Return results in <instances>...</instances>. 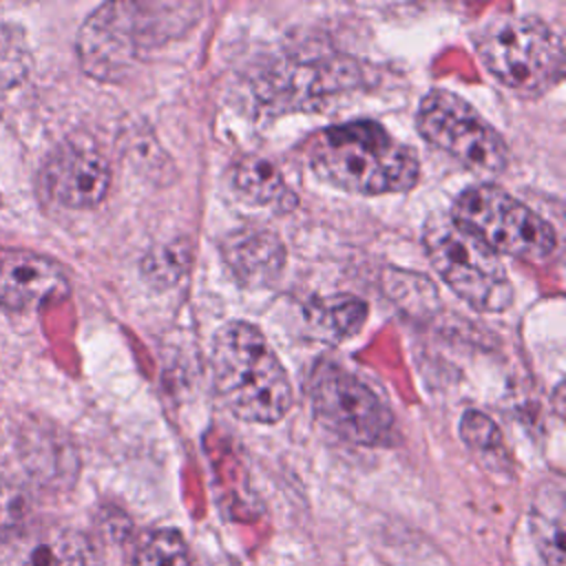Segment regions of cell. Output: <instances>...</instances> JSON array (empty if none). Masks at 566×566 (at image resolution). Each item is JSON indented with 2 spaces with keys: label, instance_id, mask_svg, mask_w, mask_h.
<instances>
[{
  "label": "cell",
  "instance_id": "obj_1",
  "mask_svg": "<svg viewBox=\"0 0 566 566\" xmlns=\"http://www.w3.org/2000/svg\"><path fill=\"white\" fill-rule=\"evenodd\" d=\"M307 159L321 181L356 195L405 192L420 175L413 148L369 119L321 130L307 148Z\"/></svg>",
  "mask_w": 566,
  "mask_h": 566
},
{
  "label": "cell",
  "instance_id": "obj_2",
  "mask_svg": "<svg viewBox=\"0 0 566 566\" xmlns=\"http://www.w3.org/2000/svg\"><path fill=\"white\" fill-rule=\"evenodd\" d=\"M210 369L217 396L241 420L272 424L292 407L287 371L265 336L250 323L232 321L217 329Z\"/></svg>",
  "mask_w": 566,
  "mask_h": 566
},
{
  "label": "cell",
  "instance_id": "obj_3",
  "mask_svg": "<svg viewBox=\"0 0 566 566\" xmlns=\"http://www.w3.org/2000/svg\"><path fill=\"white\" fill-rule=\"evenodd\" d=\"M197 4L181 2H106L77 33V57L95 80H122L144 51L177 38L197 20Z\"/></svg>",
  "mask_w": 566,
  "mask_h": 566
},
{
  "label": "cell",
  "instance_id": "obj_4",
  "mask_svg": "<svg viewBox=\"0 0 566 566\" xmlns=\"http://www.w3.org/2000/svg\"><path fill=\"white\" fill-rule=\"evenodd\" d=\"M489 73L520 97H537L564 75L562 38L537 15H497L475 33Z\"/></svg>",
  "mask_w": 566,
  "mask_h": 566
},
{
  "label": "cell",
  "instance_id": "obj_5",
  "mask_svg": "<svg viewBox=\"0 0 566 566\" xmlns=\"http://www.w3.org/2000/svg\"><path fill=\"white\" fill-rule=\"evenodd\" d=\"M422 245L433 270L473 310L502 312L511 305L513 285L500 254L449 212L427 219Z\"/></svg>",
  "mask_w": 566,
  "mask_h": 566
},
{
  "label": "cell",
  "instance_id": "obj_6",
  "mask_svg": "<svg viewBox=\"0 0 566 566\" xmlns=\"http://www.w3.org/2000/svg\"><path fill=\"white\" fill-rule=\"evenodd\" d=\"M449 214L495 254L544 263L557 250L553 226L495 184L462 190Z\"/></svg>",
  "mask_w": 566,
  "mask_h": 566
},
{
  "label": "cell",
  "instance_id": "obj_7",
  "mask_svg": "<svg viewBox=\"0 0 566 566\" xmlns=\"http://www.w3.org/2000/svg\"><path fill=\"white\" fill-rule=\"evenodd\" d=\"M310 402L316 420L354 444H389L396 433L387 402L356 374L336 363H321L310 378Z\"/></svg>",
  "mask_w": 566,
  "mask_h": 566
},
{
  "label": "cell",
  "instance_id": "obj_8",
  "mask_svg": "<svg viewBox=\"0 0 566 566\" xmlns=\"http://www.w3.org/2000/svg\"><path fill=\"white\" fill-rule=\"evenodd\" d=\"M418 133L478 175H500L509 166L504 137L460 95L436 88L416 115Z\"/></svg>",
  "mask_w": 566,
  "mask_h": 566
},
{
  "label": "cell",
  "instance_id": "obj_9",
  "mask_svg": "<svg viewBox=\"0 0 566 566\" xmlns=\"http://www.w3.org/2000/svg\"><path fill=\"white\" fill-rule=\"evenodd\" d=\"M46 195L64 208H93L111 186V168L106 157L86 142H69L60 146L42 168Z\"/></svg>",
  "mask_w": 566,
  "mask_h": 566
},
{
  "label": "cell",
  "instance_id": "obj_10",
  "mask_svg": "<svg viewBox=\"0 0 566 566\" xmlns=\"http://www.w3.org/2000/svg\"><path fill=\"white\" fill-rule=\"evenodd\" d=\"M66 294L69 279L60 263L31 250L0 248V307L33 310Z\"/></svg>",
  "mask_w": 566,
  "mask_h": 566
},
{
  "label": "cell",
  "instance_id": "obj_11",
  "mask_svg": "<svg viewBox=\"0 0 566 566\" xmlns=\"http://www.w3.org/2000/svg\"><path fill=\"white\" fill-rule=\"evenodd\" d=\"M221 256L241 287L261 290L279 281L285 248L276 232L263 226H241L221 239Z\"/></svg>",
  "mask_w": 566,
  "mask_h": 566
},
{
  "label": "cell",
  "instance_id": "obj_12",
  "mask_svg": "<svg viewBox=\"0 0 566 566\" xmlns=\"http://www.w3.org/2000/svg\"><path fill=\"white\" fill-rule=\"evenodd\" d=\"M15 557L18 566H104L95 539L66 526L33 533L15 548Z\"/></svg>",
  "mask_w": 566,
  "mask_h": 566
},
{
  "label": "cell",
  "instance_id": "obj_13",
  "mask_svg": "<svg viewBox=\"0 0 566 566\" xmlns=\"http://www.w3.org/2000/svg\"><path fill=\"white\" fill-rule=\"evenodd\" d=\"M460 438L475 462L497 480L513 478V458L500 427L482 411L467 409L460 420Z\"/></svg>",
  "mask_w": 566,
  "mask_h": 566
},
{
  "label": "cell",
  "instance_id": "obj_14",
  "mask_svg": "<svg viewBox=\"0 0 566 566\" xmlns=\"http://www.w3.org/2000/svg\"><path fill=\"white\" fill-rule=\"evenodd\" d=\"M531 533L548 566H564V489L562 482H546L531 506Z\"/></svg>",
  "mask_w": 566,
  "mask_h": 566
},
{
  "label": "cell",
  "instance_id": "obj_15",
  "mask_svg": "<svg viewBox=\"0 0 566 566\" xmlns=\"http://www.w3.org/2000/svg\"><path fill=\"white\" fill-rule=\"evenodd\" d=\"M367 318V303L352 294L321 296L305 305V321L310 327L329 340H343L354 336Z\"/></svg>",
  "mask_w": 566,
  "mask_h": 566
},
{
  "label": "cell",
  "instance_id": "obj_16",
  "mask_svg": "<svg viewBox=\"0 0 566 566\" xmlns=\"http://www.w3.org/2000/svg\"><path fill=\"white\" fill-rule=\"evenodd\" d=\"M232 186L241 199L254 206L285 208V199L294 201L292 192L283 181V175L265 157L248 155L239 159L232 170Z\"/></svg>",
  "mask_w": 566,
  "mask_h": 566
},
{
  "label": "cell",
  "instance_id": "obj_17",
  "mask_svg": "<svg viewBox=\"0 0 566 566\" xmlns=\"http://www.w3.org/2000/svg\"><path fill=\"white\" fill-rule=\"evenodd\" d=\"M192 259V250L190 243L186 239H175L161 245H155L153 250L146 252V256L142 259V274L144 279L159 287H172L186 272Z\"/></svg>",
  "mask_w": 566,
  "mask_h": 566
},
{
  "label": "cell",
  "instance_id": "obj_18",
  "mask_svg": "<svg viewBox=\"0 0 566 566\" xmlns=\"http://www.w3.org/2000/svg\"><path fill=\"white\" fill-rule=\"evenodd\" d=\"M133 566H190L188 546L179 531H153L137 548Z\"/></svg>",
  "mask_w": 566,
  "mask_h": 566
},
{
  "label": "cell",
  "instance_id": "obj_19",
  "mask_svg": "<svg viewBox=\"0 0 566 566\" xmlns=\"http://www.w3.org/2000/svg\"><path fill=\"white\" fill-rule=\"evenodd\" d=\"M24 513H27V506H24L22 493L0 480V544L9 542L20 533Z\"/></svg>",
  "mask_w": 566,
  "mask_h": 566
}]
</instances>
